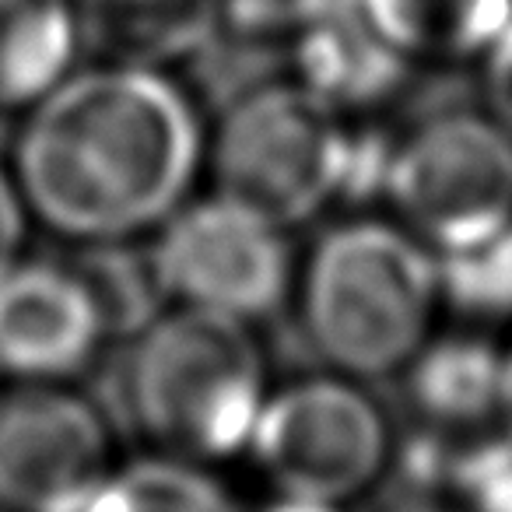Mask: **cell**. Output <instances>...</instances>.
I'll use <instances>...</instances> for the list:
<instances>
[{"label":"cell","mask_w":512,"mask_h":512,"mask_svg":"<svg viewBox=\"0 0 512 512\" xmlns=\"http://www.w3.org/2000/svg\"><path fill=\"white\" fill-rule=\"evenodd\" d=\"M292 50L295 81L348 120L390 106L418 67L379 32L358 0H334Z\"/></svg>","instance_id":"30bf717a"},{"label":"cell","mask_w":512,"mask_h":512,"mask_svg":"<svg viewBox=\"0 0 512 512\" xmlns=\"http://www.w3.org/2000/svg\"><path fill=\"white\" fill-rule=\"evenodd\" d=\"M386 207L435 253L512 225V134L484 109L435 113L397 134Z\"/></svg>","instance_id":"8992f818"},{"label":"cell","mask_w":512,"mask_h":512,"mask_svg":"<svg viewBox=\"0 0 512 512\" xmlns=\"http://www.w3.org/2000/svg\"><path fill=\"white\" fill-rule=\"evenodd\" d=\"M109 341L71 264H18L0 278V376L67 383Z\"/></svg>","instance_id":"9c48e42d"},{"label":"cell","mask_w":512,"mask_h":512,"mask_svg":"<svg viewBox=\"0 0 512 512\" xmlns=\"http://www.w3.org/2000/svg\"><path fill=\"white\" fill-rule=\"evenodd\" d=\"M484 113H491L512 134V22L481 57Z\"/></svg>","instance_id":"ffe728a7"},{"label":"cell","mask_w":512,"mask_h":512,"mask_svg":"<svg viewBox=\"0 0 512 512\" xmlns=\"http://www.w3.org/2000/svg\"><path fill=\"white\" fill-rule=\"evenodd\" d=\"M74 0H0V109H32L71 71Z\"/></svg>","instance_id":"4fadbf2b"},{"label":"cell","mask_w":512,"mask_h":512,"mask_svg":"<svg viewBox=\"0 0 512 512\" xmlns=\"http://www.w3.org/2000/svg\"><path fill=\"white\" fill-rule=\"evenodd\" d=\"M435 256L442 309L460 316L463 327L512 323V225L477 246Z\"/></svg>","instance_id":"e0dca14e"},{"label":"cell","mask_w":512,"mask_h":512,"mask_svg":"<svg viewBox=\"0 0 512 512\" xmlns=\"http://www.w3.org/2000/svg\"><path fill=\"white\" fill-rule=\"evenodd\" d=\"M81 512H242L207 463L155 453L120 463Z\"/></svg>","instance_id":"9a60e30c"},{"label":"cell","mask_w":512,"mask_h":512,"mask_svg":"<svg viewBox=\"0 0 512 512\" xmlns=\"http://www.w3.org/2000/svg\"><path fill=\"white\" fill-rule=\"evenodd\" d=\"M25 225H29V207L18 190L15 176L0 169V278L18 267L25 246Z\"/></svg>","instance_id":"44dd1931"},{"label":"cell","mask_w":512,"mask_h":512,"mask_svg":"<svg viewBox=\"0 0 512 512\" xmlns=\"http://www.w3.org/2000/svg\"><path fill=\"white\" fill-rule=\"evenodd\" d=\"M193 95L158 67L106 64L67 74L29 109L15 141V183L50 232L134 242L158 232L207 172Z\"/></svg>","instance_id":"6da1fadb"},{"label":"cell","mask_w":512,"mask_h":512,"mask_svg":"<svg viewBox=\"0 0 512 512\" xmlns=\"http://www.w3.org/2000/svg\"><path fill=\"white\" fill-rule=\"evenodd\" d=\"M505 358H509V393H505V425H512V341L505 344Z\"/></svg>","instance_id":"603a6c76"},{"label":"cell","mask_w":512,"mask_h":512,"mask_svg":"<svg viewBox=\"0 0 512 512\" xmlns=\"http://www.w3.org/2000/svg\"><path fill=\"white\" fill-rule=\"evenodd\" d=\"M414 414L439 435H484L505 421L509 358L488 330L432 334L404 369Z\"/></svg>","instance_id":"8fae6325"},{"label":"cell","mask_w":512,"mask_h":512,"mask_svg":"<svg viewBox=\"0 0 512 512\" xmlns=\"http://www.w3.org/2000/svg\"><path fill=\"white\" fill-rule=\"evenodd\" d=\"M400 53L421 60H481L512 22V0H358Z\"/></svg>","instance_id":"5bb4252c"},{"label":"cell","mask_w":512,"mask_h":512,"mask_svg":"<svg viewBox=\"0 0 512 512\" xmlns=\"http://www.w3.org/2000/svg\"><path fill=\"white\" fill-rule=\"evenodd\" d=\"M274 495L355 505L397 460V435L362 379L309 372L271 386L246 449Z\"/></svg>","instance_id":"5b68a950"},{"label":"cell","mask_w":512,"mask_h":512,"mask_svg":"<svg viewBox=\"0 0 512 512\" xmlns=\"http://www.w3.org/2000/svg\"><path fill=\"white\" fill-rule=\"evenodd\" d=\"M355 120L299 81H264L232 102L207 141L214 190L295 228L341 204Z\"/></svg>","instance_id":"277c9868"},{"label":"cell","mask_w":512,"mask_h":512,"mask_svg":"<svg viewBox=\"0 0 512 512\" xmlns=\"http://www.w3.org/2000/svg\"><path fill=\"white\" fill-rule=\"evenodd\" d=\"M74 8L102 57L158 71L200 50L221 22V0H74Z\"/></svg>","instance_id":"7c38bea8"},{"label":"cell","mask_w":512,"mask_h":512,"mask_svg":"<svg viewBox=\"0 0 512 512\" xmlns=\"http://www.w3.org/2000/svg\"><path fill=\"white\" fill-rule=\"evenodd\" d=\"M267 397L271 372L253 323L169 306L130 351V418L158 453L207 467L246 456Z\"/></svg>","instance_id":"3957f363"},{"label":"cell","mask_w":512,"mask_h":512,"mask_svg":"<svg viewBox=\"0 0 512 512\" xmlns=\"http://www.w3.org/2000/svg\"><path fill=\"white\" fill-rule=\"evenodd\" d=\"M71 267L92 292L109 337H137L165 313V295L151 256L130 249V242L81 246V256Z\"/></svg>","instance_id":"2e32d148"},{"label":"cell","mask_w":512,"mask_h":512,"mask_svg":"<svg viewBox=\"0 0 512 512\" xmlns=\"http://www.w3.org/2000/svg\"><path fill=\"white\" fill-rule=\"evenodd\" d=\"M148 256L172 309L253 327L281 313L299 285L288 228L218 190L186 200L155 232Z\"/></svg>","instance_id":"52a82bcc"},{"label":"cell","mask_w":512,"mask_h":512,"mask_svg":"<svg viewBox=\"0 0 512 512\" xmlns=\"http://www.w3.org/2000/svg\"><path fill=\"white\" fill-rule=\"evenodd\" d=\"M446 495L456 512H512V425L456 449Z\"/></svg>","instance_id":"ac0fdd59"},{"label":"cell","mask_w":512,"mask_h":512,"mask_svg":"<svg viewBox=\"0 0 512 512\" xmlns=\"http://www.w3.org/2000/svg\"><path fill=\"white\" fill-rule=\"evenodd\" d=\"M256 512H351V505L316 502V498H288V495H274L271 502H264Z\"/></svg>","instance_id":"7402d4cb"},{"label":"cell","mask_w":512,"mask_h":512,"mask_svg":"<svg viewBox=\"0 0 512 512\" xmlns=\"http://www.w3.org/2000/svg\"><path fill=\"white\" fill-rule=\"evenodd\" d=\"M334 0H221V22L253 46H295Z\"/></svg>","instance_id":"d6986e66"},{"label":"cell","mask_w":512,"mask_h":512,"mask_svg":"<svg viewBox=\"0 0 512 512\" xmlns=\"http://www.w3.org/2000/svg\"><path fill=\"white\" fill-rule=\"evenodd\" d=\"M299 316L327 369L351 379L404 372L442 313L439 256L397 218L330 225L299 271Z\"/></svg>","instance_id":"7a4b0ae2"},{"label":"cell","mask_w":512,"mask_h":512,"mask_svg":"<svg viewBox=\"0 0 512 512\" xmlns=\"http://www.w3.org/2000/svg\"><path fill=\"white\" fill-rule=\"evenodd\" d=\"M120 467L92 400L60 383L0 397V509L81 512Z\"/></svg>","instance_id":"ba28073f"}]
</instances>
